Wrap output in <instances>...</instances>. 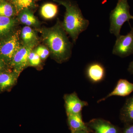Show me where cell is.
<instances>
[{
    "label": "cell",
    "instance_id": "obj_1",
    "mask_svg": "<svg viewBox=\"0 0 133 133\" xmlns=\"http://www.w3.org/2000/svg\"><path fill=\"white\" fill-rule=\"evenodd\" d=\"M42 33L44 42L57 61L62 63L69 59L71 55V44L59 22L52 28L43 29Z\"/></svg>",
    "mask_w": 133,
    "mask_h": 133
},
{
    "label": "cell",
    "instance_id": "obj_2",
    "mask_svg": "<svg viewBox=\"0 0 133 133\" xmlns=\"http://www.w3.org/2000/svg\"><path fill=\"white\" fill-rule=\"evenodd\" d=\"M65 8L63 28L76 42L80 33L84 31L89 25L88 20L83 16L77 3L70 0H54Z\"/></svg>",
    "mask_w": 133,
    "mask_h": 133
},
{
    "label": "cell",
    "instance_id": "obj_3",
    "mask_svg": "<svg viewBox=\"0 0 133 133\" xmlns=\"http://www.w3.org/2000/svg\"><path fill=\"white\" fill-rule=\"evenodd\" d=\"M130 8L128 0H118L116 7L110 13L109 31L116 38L121 35V30L124 23L126 22L129 23L130 19H133Z\"/></svg>",
    "mask_w": 133,
    "mask_h": 133
},
{
    "label": "cell",
    "instance_id": "obj_4",
    "mask_svg": "<svg viewBox=\"0 0 133 133\" xmlns=\"http://www.w3.org/2000/svg\"><path fill=\"white\" fill-rule=\"evenodd\" d=\"M19 35V31H17L0 43V58L7 64H10L21 46Z\"/></svg>",
    "mask_w": 133,
    "mask_h": 133
},
{
    "label": "cell",
    "instance_id": "obj_5",
    "mask_svg": "<svg viewBox=\"0 0 133 133\" xmlns=\"http://www.w3.org/2000/svg\"><path fill=\"white\" fill-rule=\"evenodd\" d=\"M35 44H24L20 46L13 57L9 65L14 69L13 71L19 76L29 65V55Z\"/></svg>",
    "mask_w": 133,
    "mask_h": 133
},
{
    "label": "cell",
    "instance_id": "obj_6",
    "mask_svg": "<svg viewBox=\"0 0 133 133\" xmlns=\"http://www.w3.org/2000/svg\"><path fill=\"white\" fill-rule=\"evenodd\" d=\"M113 55L124 58L133 54V28L126 35L117 37L112 50Z\"/></svg>",
    "mask_w": 133,
    "mask_h": 133
},
{
    "label": "cell",
    "instance_id": "obj_7",
    "mask_svg": "<svg viewBox=\"0 0 133 133\" xmlns=\"http://www.w3.org/2000/svg\"><path fill=\"white\" fill-rule=\"evenodd\" d=\"M66 115L81 113L82 109L88 105L87 101L81 100L76 92L65 94L64 97Z\"/></svg>",
    "mask_w": 133,
    "mask_h": 133
},
{
    "label": "cell",
    "instance_id": "obj_8",
    "mask_svg": "<svg viewBox=\"0 0 133 133\" xmlns=\"http://www.w3.org/2000/svg\"><path fill=\"white\" fill-rule=\"evenodd\" d=\"M86 124L94 133H120L117 127L104 119H93Z\"/></svg>",
    "mask_w": 133,
    "mask_h": 133
},
{
    "label": "cell",
    "instance_id": "obj_9",
    "mask_svg": "<svg viewBox=\"0 0 133 133\" xmlns=\"http://www.w3.org/2000/svg\"><path fill=\"white\" fill-rule=\"evenodd\" d=\"M85 74L91 82L98 83L104 80L105 76V70L102 64L98 62H94L87 67Z\"/></svg>",
    "mask_w": 133,
    "mask_h": 133
},
{
    "label": "cell",
    "instance_id": "obj_10",
    "mask_svg": "<svg viewBox=\"0 0 133 133\" xmlns=\"http://www.w3.org/2000/svg\"><path fill=\"white\" fill-rule=\"evenodd\" d=\"M133 91V83H130L126 79H121L117 82L115 88L111 92H110L104 98L99 100V103L104 101L108 98L113 96L126 97L128 96Z\"/></svg>",
    "mask_w": 133,
    "mask_h": 133
},
{
    "label": "cell",
    "instance_id": "obj_11",
    "mask_svg": "<svg viewBox=\"0 0 133 133\" xmlns=\"http://www.w3.org/2000/svg\"><path fill=\"white\" fill-rule=\"evenodd\" d=\"M68 125L71 132L84 130L90 133L91 131L83 121L81 113L67 115Z\"/></svg>",
    "mask_w": 133,
    "mask_h": 133
},
{
    "label": "cell",
    "instance_id": "obj_12",
    "mask_svg": "<svg viewBox=\"0 0 133 133\" xmlns=\"http://www.w3.org/2000/svg\"><path fill=\"white\" fill-rule=\"evenodd\" d=\"M120 118L126 124H133V95L126 99L121 110Z\"/></svg>",
    "mask_w": 133,
    "mask_h": 133
},
{
    "label": "cell",
    "instance_id": "obj_13",
    "mask_svg": "<svg viewBox=\"0 0 133 133\" xmlns=\"http://www.w3.org/2000/svg\"><path fill=\"white\" fill-rule=\"evenodd\" d=\"M19 75L15 72H0V90H8L14 85Z\"/></svg>",
    "mask_w": 133,
    "mask_h": 133
},
{
    "label": "cell",
    "instance_id": "obj_14",
    "mask_svg": "<svg viewBox=\"0 0 133 133\" xmlns=\"http://www.w3.org/2000/svg\"><path fill=\"white\" fill-rule=\"evenodd\" d=\"M19 18L20 21L26 26H36L38 25V22L33 14L31 10L25 9L19 13Z\"/></svg>",
    "mask_w": 133,
    "mask_h": 133
},
{
    "label": "cell",
    "instance_id": "obj_15",
    "mask_svg": "<svg viewBox=\"0 0 133 133\" xmlns=\"http://www.w3.org/2000/svg\"><path fill=\"white\" fill-rule=\"evenodd\" d=\"M58 12V6L53 3H46L42 6L41 13L45 19H51L56 16Z\"/></svg>",
    "mask_w": 133,
    "mask_h": 133
},
{
    "label": "cell",
    "instance_id": "obj_16",
    "mask_svg": "<svg viewBox=\"0 0 133 133\" xmlns=\"http://www.w3.org/2000/svg\"><path fill=\"white\" fill-rule=\"evenodd\" d=\"M15 21L10 17L0 16V36L9 33L14 27Z\"/></svg>",
    "mask_w": 133,
    "mask_h": 133
},
{
    "label": "cell",
    "instance_id": "obj_17",
    "mask_svg": "<svg viewBox=\"0 0 133 133\" xmlns=\"http://www.w3.org/2000/svg\"><path fill=\"white\" fill-rule=\"evenodd\" d=\"M21 35L24 44H36L37 37L35 31L30 26L24 27L22 29Z\"/></svg>",
    "mask_w": 133,
    "mask_h": 133
},
{
    "label": "cell",
    "instance_id": "obj_18",
    "mask_svg": "<svg viewBox=\"0 0 133 133\" xmlns=\"http://www.w3.org/2000/svg\"><path fill=\"white\" fill-rule=\"evenodd\" d=\"M16 13L14 5L5 1L0 2V16L11 17Z\"/></svg>",
    "mask_w": 133,
    "mask_h": 133
},
{
    "label": "cell",
    "instance_id": "obj_19",
    "mask_svg": "<svg viewBox=\"0 0 133 133\" xmlns=\"http://www.w3.org/2000/svg\"><path fill=\"white\" fill-rule=\"evenodd\" d=\"M17 13H19L23 10L25 9H31L35 8L36 4L35 0H16L13 3Z\"/></svg>",
    "mask_w": 133,
    "mask_h": 133
},
{
    "label": "cell",
    "instance_id": "obj_20",
    "mask_svg": "<svg viewBox=\"0 0 133 133\" xmlns=\"http://www.w3.org/2000/svg\"><path fill=\"white\" fill-rule=\"evenodd\" d=\"M41 58L35 51H31L29 56V65L31 66H38L41 62Z\"/></svg>",
    "mask_w": 133,
    "mask_h": 133
},
{
    "label": "cell",
    "instance_id": "obj_21",
    "mask_svg": "<svg viewBox=\"0 0 133 133\" xmlns=\"http://www.w3.org/2000/svg\"><path fill=\"white\" fill-rule=\"evenodd\" d=\"M36 53L41 58L42 60H44L48 57L49 55V51L44 46H39L37 48L35 51Z\"/></svg>",
    "mask_w": 133,
    "mask_h": 133
},
{
    "label": "cell",
    "instance_id": "obj_22",
    "mask_svg": "<svg viewBox=\"0 0 133 133\" xmlns=\"http://www.w3.org/2000/svg\"><path fill=\"white\" fill-rule=\"evenodd\" d=\"M123 133H133V124H127Z\"/></svg>",
    "mask_w": 133,
    "mask_h": 133
},
{
    "label": "cell",
    "instance_id": "obj_23",
    "mask_svg": "<svg viewBox=\"0 0 133 133\" xmlns=\"http://www.w3.org/2000/svg\"><path fill=\"white\" fill-rule=\"evenodd\" d=\"M7 64L2 59L0 58V72L4 71Z\"/></svg>",
    "mask_w": 133,
    "mask_h": 133
},
{
    "label": "cell",
    "instance_id": "obj_24",
    "mask_svg": "<svg viewBox=\"0 0 133 133\" xmlns=\"http://www.w3.org/2000/svg\"><path fill=\"white\" fill-rule=\"evenodd\" d=\"M128 70L131 74H133V61L129 64Z\"/></svg>",
    "mask_w": 133,
    "mask_h": 133
},
{
    "label": "cell",
    "instance_id": "obj_25",
    "mask_svg": "<svg viewBox=\"0 0 133 133\" xmlns=\"http://www.w3.org/2000/svg\"><path fill=\"white\" fill-rule=\"evenodd\" d=\"M89 133V132H87V131H84V130H81V131H76V132H74V133Z\"/></svg>",
    "mask_w": 133,
    "mask_h": 133
},
{
    "label": "cell",
    "instance_id": "obj_26",
    "mask_svg": "<svg viewBox=\"0 0 133 133\" xmlns=\"http://www.w3.org/2000/svg\"><path fill=\"white\" fill-rule=\"evenodd\" d=\"M11 1L12 2V3H14L15 2V1H16V0H11Z\"/></svg>",
    "mask_w": 133,
    "mask_h": 133
},
{
    "label": "cell",
    "instance_id": "obj_27",
    "mask_svg": "<svg viewBox=\"0 0 133 133\" xmlns=\"http://www.w3.org/2000/svg\"><path fill=\"white\" fill-rule=\"evenodd\" d=\"M5 0H0V2L3 1H4Z\"/></svg>",
    "mask_w": 133,
    "mask_h": 133
},
{
    "label": "cell",
    "instance_id": "obj_28",
    "mask_svg": "<svg viewBox=\"0 0 133 133\" xmlns=\"http://www.w3.org/2000/svg\"><path fill=\"white\" fill-rule=\"evenodd\" d=\"M35 1H37V0H35Z\"/></svg>",
    "mask_w": 133,
    "mask_h": 133
},
{
    "label": "cell",
    "instance_id": "obj_29",
    "mask_svg": "<svg viewBox=\"0 0 133 133\" xmlns=\"http://www.w3.org/2000/svg\"></svg>",
    "mask_w": 133,
    "mask_h": 133
},
{
    "label": "cell",
    "instance_id": "obj_30",
    "mask_svg": "<svg viewBox=\"0 0 133 133\" xmlns=\"http://www.w3.org/2000/svg\"></svg>",
    "mask_w": 133,
    "mask_h": 133
}]
</instances>
